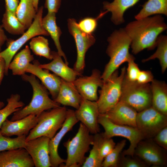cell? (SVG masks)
Segmentation results:
<instances>
[{
	"mask_svg": "<svg viewBox=\"0 0 167 167\" xmlns=\"http://www.w3.org/2000/svg\"><path fill=\"white\" fill-rule=\"evenodd\" d=\"M106 53L110 58L101 77L103 82L123 63L135 59L129 52L131 40L124 28L115 30L108 37Z\"/></svg>",
	"mask_w": 167,
	"mask_h": 167,
	"instance_id": "7a4b0ae2",
	"label": "cell"
},
{
	"mask_svg": "<svg viewBox=\"0 0 167 167\" xmlns=\"http://www.w3.org/2000/svg\"><path fill=\"white\" fill-rule=\"evenodd\" d=\"M6 10L15 14V12L20 2V0H5Z\"/></svg>",
	"mask_w": 167,
	"mask_h": 167,
	"instance_id": "7bdbcfd3",
	"label": "cell"
},
{
	"mask_svg": "<svg viewBox=\"0 0 167 167\" xmlns=\"http://www.w3.org/2000/svg\"><path fill=\"white\" fill-rule=\"evenodd\" d=\"M108 12L107 11L101 12L96 18H84L77 23L78 26L83 32L88 34H92L96 28L98 19L101 18Z\"/></svg>",
	"mask_w": 167,
	"mask_h": 167,
	"instance_id": "d590c367",
	"label": "cell"
},
{
	"mask_svg": "<svg viewBox=\"0 0 167 167\" xmlns=\"http://www.w3.org/2000/svg\"><path fill=\"white\" fill-rule=\"evenodd\" d=\"M135 59H133L128 62V66L126 69V78L131 81H136L140 71L138 65L135 62Z\"/></svg>",
	"mask_w": 167,
	"mask_h": 167,
	"instance_id": "f35d334b",
	"label": "cell"
},
{
	"mask_svg": "<svg viewBox=\"0 0 167 167\" xmlns=\"http://www.w3.org/2000/svg\"><path fill=\"white\" fill-rule=\"evenodd\" d=\"M8 39L2 28L0 25V52L2 51V45Z\"/></svg>",
	"mask_w": 167,
	"mask_h": 167,
	"instance_id": "f6af8a7d",
	"label": "cell"
},
{
	"mask_svg": "<svg viewBox=\"0 0 167 167\" xmlns=\"http://www.w3.org/2000/svg\"><path fill=\"white\" fill-rule=\"evenodd\" d=\"M79 121L76 118L75 111L67 109L66 117L59 131L50 139L49 145L51 167H63L66 160L61 158L58 152L59 143L65 135L71 131Z\"/></svg>",
	"mask_w": 167,
	"mask_h": 167,
	"instance_id": "4fadbf2b",
	"label": "cell"
},
{
	"mask_svg": "<svg viewBox=\"0 0 167 167\" xmlns=\"http://www.w3.org/2000/svg\"><path fill=\"white\" fill-rule=\"evenodd\" d=\"M51 54L52 61L48 63L40 64L41 67L52 71L62 79L69 82H73L78 76L82 75L68 66L57 52L51 51Z\"/></svg>",
	"mask_w": 167,
	"mask_h": 167,
	"instance_id": "44dd1931",
	"label": "cell"
},
{
	"mask_svg": "<svg viewBox=\"0 0 167 167\" xmlns=\"http://www.w3.org/2000/svg\"><path fill=\"white\" fill-rule=\"evenodd\" d=\"M142 6V8L135 16L136 19L153 15H167V0H148Z\"/></svg>",
	"mask_w": 167,
	"mask_h": 167,
	"instance_id": "83f0119b",
	"label": "cell"
},
{
	"mask_svg": "<svg viewBox=\"0 0 167 167\" xmlns=\"http://www.w3.org/2000/svg\"><path fill=\"white\" fill-rule=\"evenodd\" d=\"M148 166L143 161L134 155H120L118 167H147Z\"/></svg>",
	"mask_w": 167,
	"mask_h": 167,
	"instance_id": "8d00e7d4",
	"label": "cell"
},
{
	"mask_svg": "<svg viewBox=\"0 0 167 167\" xmlns=\"http://www.w3.org/2000/svg\"><path fill=\"white\" fill-rule=\"evenodd\" d=\"M67 25L69 32L74 38L76 48L77 58L73 69L82 74L85 66L86 53L95 43L96 39L92 34H87L82 31L74 19H69Z\"/></svg>",
	"mask_w": 167,
	"mask_h": 167,
	"instance_id": "8fae6325",
	"label": "cell"
},
{
	"mask_svg": "<svg viewBox=\"0 0 167 167\" xmlns=\"http://www.w3.org/2000/svg\"><path fill=\"white\" fill-rule=\"evenodd\" d=\"M83 97L73 82L66 81L61 78V84L58 95L54 100L64 106L72 107L77 109Z\"/></svg>",
	"mask_w": 167,
	"mask_h": 167,
	"instance_id": "7402d4cb",
	"label": "cell"
},
{
	"mask_svg": "<svg viewBox=\"0 0 167 167\" xmlns=\"http://www.w3.org/2000/svg\"><path fill=\"white\" fill-rule=\"evenodd\" d=\"M37 122V117L33 114L15 121L6 119L2 124L0 129L1 132L3 135L7 137L14 135L17 136L27 135Z\"/></svg>",
	"mask_w": 167,
	"mask_h": 167,
	"instance_id": "d6986e66",
	"label": "cell"
},
{
	"mask_svg": "<svg viewBox=\"0 0 167 167\" xmlns=\"http://www.w3.org/2000/svg\"><path fill=\"white\" fill-rule=\"evenodd\" d=\"M37 12L32 0H20L15 15L26 30L32 25Z\"/></svg>",
	"mask_w": 167,
	"mask_h": 167,
	"instance_id": "4316f807",
	"label": "cell"
},
{
	"mask_svg": "<svg viewBox=\"0 0 167 167\" xmlns=\"http://www.w3.org/2000/svg\"><path fill=\"white\" fill-rule=\"evenodd\" d=\"M20 96L18 94H12L7 99V104L0 109V129L3 122L11 114L24 106V103L20 101Z\"/></svg>",
	"mask_w": 167,
	"mask_h": 167,
	"instance_id": "d6a6232c",
	"label": "cell"
},
{
	"mask_svg": "<svg viewBox=\"0 0 167 167\" xmlns=\"http://www.w3.org/2000/svg\"><path fill=\"white\" fill-rule=\"evenodd\" d=\"M23 80L29 82L33 90V95L30 103L13 113L11 121L19 120L31 114L38 116L44 111L60 106V105L49 96L45 87L40 83L36 76L31 74L21 75Z\"/></svg>",
	"mask_w": 167,
	"mask_h": 167,
	"instance_id": "3957f363",
	"label": "cell"
},
{
	"mask_svg": "<svg viewBox=\"0 0 167 167\" xmlns=\"http://www.w3.org/2000/svg\"><path fill=\"white\" fill-rule=\"evenodd\" d=\"M154 79L153 75L151 71L140 70L136 81L140 84H146L151 82Z\"/></svg>",
	"mask_w": 167,
	"mask_h": 167,
	"instance_id": "60d3db41",
	"label": "cell"
},
{
	"mask_svg": "<svg viewBox=\"0 0 167 167\" xmlns=\"http://www.w3.org/2000/svg\"><path fill=\"white\" fill-rule=\"evenodd\" d=\"M56 14L48 13L42 19V24L44 28L49 33L53 40L59 54L64 59L65 62L68 65L66 56L62 49L59 41L62 34L60 28L56 23Z\"/></svg>",
	"mask_w": 167,
	"mask_h": 167,
	"instance_id": "d4e9b609",
	"label": "cell"
},
{
	"mask_svg": "<svg viewBox=\"0 0 167 167\" xmlns=\"http://www.w3.org/2000/svg\"><path fill=\"white\" fill-rule=\"evenodd\" d=\"M120 101L126 103L137 112L150 107L152 105L150 84H141L136 81H131L125 76Z\"/></svg>",
	"mask_w": 167,
	"mask_h": 167,
	"instance_id": "8992f818",
	"label": "cell"
},
{
	"mask_svg": "<svg viewBox=\"0 0 167 167\" xmlns=\"http://www.w3.org/2000/svg\"><path fill=\"white\" fill-rule=\"evenodd\" d=\"M101 75L99 70L95 69L90 75L80 76L73 82L83 98L92 101H97V90L103 83Z\"/></svg>",
	"mask_w": 167,
	"mask_h": 167,
	"instance_id": "5bb4252c",
	"label": "cell"
},
{
	"mask_svg": "<svg viewBox=\"0 0 167 167\" xmlns=\"http://www.w3.org/2000/svg\"><path fill=\"white\" fill-rule=\"evenodd\" d=\"M40 64L38 61L34 60L32 63H30L27 68L26 72L31 73L39 79L54 100L59 91L61 78L54 73H51L49 71L41 67Z\"/></svg>",
	"mask_w": 167,
	"mask_h": 167,
	"instance_id": "e0dca14e",
	"label": "cell"
},
{
	"mask_svg": "<svg viewBox=\"0 0 167 167\" xmlns=\"http://www.w3.org/2000/svg\"><path fill=\"white\" fill-rule=\"evenodd\" d=\"M34 60V56L31 54L29 47L27 45L15 56L9 65L8 69L11 70L13 75L21 76L25 74L27 68Z\"/></svg>",
	"mask_w": 167,
	"mask_h": 167,
	"instance_id": "484cf974",
	"label": "cell"
},
{
	"mask_svg": "<svg viewBox=\"0 0 167 167\" xmlns=\"http://www.w3.org/2000/svg\"><path fill=\"white\" fill-rule=\"evenodd\" d=\"M29 45L30 49L35 54L44 57L49 60L52 59L48 41L43 36L39 35L33 37L31 39Z\"/></svg>",
	"mask_w": 167,
	"mask_h": 167,
	"instance_id": "1f68e13d",
	"label": "cell"
},
{
	"mask_svg": "<svg viewBox=\"0 0 167 167\" xmlns=\"http://www.w3.org/2000/svg\"><path fill=\"white\" fill-rule=\"evenodd\" d=\"M6 64L4 59L0 57V85L5 75Z\"/></svg>",
	"mask_w": 167,
	"mask_h": 167,
	"instance_id": "ee69618b",
	"label": "cell"
},
{
	"mask_svg": "<svg viewBox=\"0 0 167 167\" xmlns=\"http://www.w3.org/2000/svg\"><path fill=\"white\" fill-rule=\"evenodd\" d=\"M152 139L159 146L167 150V126L161 129Z\"/></svg>",
	"mask_w": 167,
	"mask_h": 167,
	"instance_id": "ab89813d",
	"label": "cell"
},
{
	"mask_svg": "<svg viewBox=\"0 0 167 167\" xmlns=\"http://www.w3.org/2000/svg\"><path fill=\"white\" fill-rule=\"evenodd\" d=\"M136 125L145 139L152 138L161 129L167 126V115L151 106L137 113Z\"/></svg>",
	"mask_w": 167,
	"mask_h": 167,
	"instance_id": "30bf717a",
	"label": "cell"
},
{
	"mask_svg": "<svg viewBox=\"0 0 167 167\" xmlns=\"http://www.w3.org/2000/svg\"><path fill=\"white\" fill-rule=\"evenodd\" d=\"M62 0H45V7L48 13H56L58 11L61 5Z\"/></svg>",
	"mask_w": 167,
	"mask_h": 167,
	"instance_id": "b9f144b4",
	"label": "cell"
},
{
	"mask_svg": "<svg viewBox=\"0 0 167 167\" xmlns=\"http://www.w3.org/2000/svg\"><path fill=\"white\" fill-rule=\"evenodd\" d=\"M98 122L104 129L105 131L101 133L104 138H110L114 136H121L127 139L130 141V144L128 148L121 152L123 155L134 156L135 149L137 144L141 140L145 139L137 127L115 124L104 114H99Z\"/></svg>",
	"mask_w": 167,
	"mask_h": 167,
	"instance_id": "ba28073f",
	"label": "cell"
},
{
	"mask_svg": "<svg viewBox=\"0 0 167 167\" xmlns=\"http://www.w3.org/2000/svg\"><path fill=\"white\" fill-rule=\"evenodd\" d=\"M50 139L41 136L26 141L24 148L36 167H50L49 145Z\"/></svg>",
	"mask_w": 167,
	"mask_h": 167,
	"instance_id": "9a60e30c",
	"label": "cell"
},
{
	"mask_svg": "<svg viewBox=\"0 0 167 167\" xmlns=\"http://www.w3.org/2000/svg\"><path fill=\"white\" fill-rule=\"evenodd\" d=\"M90 133L88 128L81 122L75 135L63 143L67 156L63 167L82 166L86 158L85 154L92 143L93 135Z\"/></svg>",
	"mask_w": 167,
	"mask_h": 167,
	"instance_id": "5b68a950",
	"label": "cell"
},
{
	"mask_svg": "<svg viewBox=\"0 0 167 167\" xmlns=\"http://www.w3.org/2000/svg\"><path fill=\"white\" fill-rule=\"evenodd\" d=\"M43 11V6L38 8L36 17L32 25L21 37L15 41L11 39L7 40V48L0 52V57L3 58L5 62V75L8 74L9 66L14 56L27 41L36 36H49L42 24Z\"/></svg>",
	"mask_w": 167,
	"mask_h": 167,
	"instance_id": "9c48e42d",
	"label": "cell"
},
{
	"mask_svg": "<svg viewBox=\"0 0 167 167\" xmlns=\"http://www.w3.org/2000/svg\"><path fill=\"white\" fill-rule=\"evenodd\" d=\"M103 138L101 133L93 135V146L89 154L82 165V167H101L102 162L99 157V147Z\"/></svg>",
	"mask_w": 167,
	"mask_h": 167,
	"instance_id": "4dcf8cb0",
	"label": "cell"
},
{
	"mask_svg": "<svg viewBox=\"0 0 167 167\" xmlns=\"http://www.w3.org/2000/svg\"><path fill=\"white\" fill-rule=\"evenodd\" d=\"M167 28L161 15L136 19L128 24L124 28L131 40L132 53L136 54L145 49H154L157 38Z\"/></svg>",
	"mask_w": 167,
	"mask_h": 167,
	"instance_id": "6da1fadb",
	"label": "cell"
},
{
	"mask_svg": "<svg viewBox=\"0 0 167 167\" xmlns=\"http://www.w3.org/2000/svg\"><path fill=\"white\" fill-rule=\"evenodd\" d=\"M75 114L79 121L88 128L90 133L94 135L99 133L98 118L100 113L96 101L83 98L79 107L75 111Z\"/></svg>",
	"mask_w": 167,
	"mask_h": 167,
	"instance_id": "2e32d148",
	"label": "cell"
},
{
	"mask_svg": "<svg viewBox=\"0 0 167 167\" xmlns=\"http://www.w3.org/2000/svg\"><path fill=\"white\" fill-rule=\"evenodd\" d=\"M26 135L18 136L15 138L3 135L0 129V152L5 151L24 148Z\"/></svg>",
	"mask_w": 167,
	"mask_h": 167,
	"instance_id": "836d02e7",
	"label": "cell"
},
{
	"mask_svg": "<svg viewBox=\"0 0 167 167\" xmlns=\"http://www.w3.org/2000/svg\"><path fill=\"white\" fill-rule=\"evenodd\" d=\"M116 144L112 138H106L103 137L99 148V157L101 161L102 162L104 158L111 152Z\"/></svg>",
	"mask_w": 167,
	"mask_h": 167,
	"instance_id": "74e56055",
	"label": "cell"
},
{
	"mask_svg": "<svg viewBox=\"0 0 167 167\" xmlns=\"http://www.w3.org/2000/svg\"><path fill=\"white\" fill-rule=\"evenodd\" d=\"M152 106L159 112L167 115V85L163 81L156 79L151 82Z\"/></svg>",
	"mask_w": 167,
	"mask_h": 167,
	"instance_id": "cb8c5ba5",
	"label": "cell"
},
{
	"mask_svg": "<svg viewBox=\"0 0 167 167\" xmlns=\"http://www.w3.org/2000/svg\"><path fill=\"white\" fill-rule=\"evenodd\" d=\"M137 113L130 105L119 101L111 109L103 114L115 124L136 127Z\"/></svg>",
	"mask_w": 167,
	"mask_h": 167,
	"instance_id": "ac0fdd59",
	"label": "cell"
},
{
	"mask_svg": "<svg viewBox=\"0 0 167 167\" xmlns=\"http://www.w3.org/2000/svg\"><path fill=\"white\" fill-rule=\"evenodd\" d=\"M5 105V104L2 101H0V109L3 108Z\"/></svg>",
	"mask_w": 167,
	"mask_h": 167,
	"instance_id": "7dc6e473",
	"label": "cell"
},
{
	"mask_svg": "<svg viewBox=\"0 0 167 167\" xmlns=\"http://www.w3.org/2000/svg\"><path fill=\"white\" fill-rule=\"evenodd\" d=\"M126 67H123L119 73L114 71L105 81L99 91L96 101L100 114H104L113 107L120 101L122 82L125 75Z\"/></svg>",
	"mask_w": 167,
	"mask_h": 167,
	"instance_id": "52a82bcc",
	"label": "cell"
},
{
	"mask_svg": "<svg viewBox=\"0 0 167 167\" xmlns=\"http://www.w3.org/2000/svg\"><path fill=\"white\" fill-rule=\"evenodd\" d=\"M139 0H114L111 2L104 1L103 2V10L111 13V20L115 25H120L125 22L123 17L125 12Z\"/></svg>",
	"mask_w": 167,
	"mask_h": 167,
	"instance_id": "603a6c76",
	"label": "cell"
},
{
	"mask_svg": "<svg viewBox=\"0 0 167 167\" xmlns=\"http://www.w3.org/2000/svg\"><path fill=\"white\" fill-rule=\"evenodd\" d=\"M126 143L123 139L116 144L114 148L104 159L101 167H118L120 155Z\"/></svg>",
	"mask_w": 167,
	"mask_h": 167,
	"instance_id": "e575fe53",
	"label": "cell"
},
{
	"mask_svg": "<svg viewBox=\"0 0 167 167\" xmlns=\"http://www.w3.org/2000/svg\"><path fill=\"white\" fill-rule=\"evenodd\" d=\"M33 161L24 148L0 152V167H33Z\"/></svg>",
	"mask_w": 167,
	"mask_h": 167,
	"instance_id": "ffe728a7",
	"label": "cell"
},
{
	"mask_svg": "<svg viewBox=\"0 0 167 167\" xmlns=\"http://www.w3.org/2000/svg\"><path fill=\"white\" fill-rule=\"evenodd\" d=\"M134 155L141 159L148 167L167 166V150L159 146L152 138L140 141L135 148Z\"/></svg>",
	"mask_w": 167,
	"mask_h": 167,
	"instance_id": "7c38bea8",
	"label": "cell"
},
{
	"mask_svg": "<svg viewBox=\"0 0 167 167\" xmlns=\"http://www.w3.org/2000/svg\"><path fill=\"white\" fill-rule=\"evenodd\" d=\"M33 5L34 6V7L36 11H37L38 9V6L39 3V0H32Z\"/></svg>",
	"mask_w": 167,
	"mask_h": 167,
	"instance_id": "bcb514c9",
	"label": "cell"
},
{
	"mask_svg": "<svg viewBox=\"0 0 167 167\" xmlns=\"http://www.w3.org/2000/svg\"><path fill=\"white\" fill-rule=\"evenodd\" d=\"M1 26L8 33L15 35H22L26 29L15 14L6 10L3 15Z\"/></svg>",
	"mask_w": 167,
	"mask_h": 167,
	"instance_id": "f546056e",
	"label": "cell"
},
{
	"mask_svg": "<svg viewBox=\"0 0 167 167\" xmlns=\"http://www.w3.org/2000/svg\"><path fill=\"white\" fill-rule=\"evenodd\" d=\"M67 110L65 106H60L42 112L37 116V123L26 136V141L41 136L52 139L62 126Z\"/></svg>",
	"mask_w": 167,
	"mask_h": 167,
	"instance_id": "277c9868",
	"label": "cell"
},
{
	"mask_svg": "<svg viewBox=\"0 0 167 167\" xmlns=\"http://www.w3.org/2000/svg\"><path fill=\"white\" fill-rule=\"evenodd\" d=\"M156 51L148 58L143 59V62L157 58L161 67L162 73H164L167 68V36L160 35L157 40Z\"/></svg>",
	"mask_w": 167,
	"mask_h": 167,
	"instance_id": "f1b7e54d",
	"label": "cell"
}]
</instances>
